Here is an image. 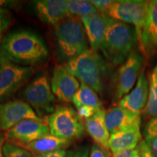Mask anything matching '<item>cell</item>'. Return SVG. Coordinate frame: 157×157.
<instances>
[{
  "label": "cell",
  "mask_w": 157,
  "mask_h": 157,
  "mask_svg": "<svg viewBox=\"0 0 157 157\" xmlns=\"http://www.w3.org/2000/svg\"><path fill=\"white\" fill-rule=\"evenodd\" d=\"M0 44V52L21 66H34L44 61L49 56L44 41L29 31L10 33L3 37Z\"/></svg>",
  "instance_id": "cell-1"
},
{
  "label": "cell",
  "mask_w": 157,
  "mask_h": 157,
  "mask_svg": "<svg viewBox=\"0 0 157 157\" xmlns=\"http://www.w3.org/2000/svg\"><path fill=\"white\" fill-rule=\"evenodd\" d=\"M137 42V33L133 25L117 21L107 15L106 31L101 51L110 65L121 66Z\"/></svg>",
  "instance_id": "cell-2"
},
{
  "label": "cell",
  "mask_w": 157,
  "mask_h": 157,
  "mask_svg": "<svg viewBox=\"0 0 157 157\" xmlns=\"http://www.w3.org/2000/svg\"><path fill=\"white\" fill-rule=\"evenodd\" d=\"M109 64L98 52L89 49L64 65L80 82L102 95L108 81Z\"/></svg>",
  "instance_id": "cell-3"
},
{
  "label": "cell",
  "mask_w": 157,
  "mask_h": 157,
  "mask_svg": "<svg viewBox=\"0 0 157 157\" xmlns=\"http://www.w3.org/2000/svg\"><path fill=\"white\" fill-rule=\"evenodd\" d=\"M55 37L59 56L66 62L90 49L85 29L78 17L68 15L55 25Z\"/></svg>",
  "instance_id": "cell-4"
},
{
  "label": "cell",
  "mask_w": 157,
  "mask_h": 157,
  "mask_svg": "<svg viewBox=\"0 0 157 157\" xmlns=\"http://www.w3.org/2000/svg\"><path fill=\"white\" fill-rule=\"evenodd\" d=\"M50 134L72 141L85 134V126L76 110L69 105H60L48 118Z\"/></svg>",
  "instance_id": "cell-5"
},
{
  "label": "cell",
  "mask_w": 157,
  "mask_h": 157,
  "mask_svg": "<svg viewBox=\"0 0 157 157\" xmlns=\"http://www.w3.org/2000/svg\"><path fill=\"white\" fill-rule=\"evenodd\" d=\"M34 71L31 66L17 65L0 52V103L9 101Z\"/></svg>",
  "instance_id": "cell-6"
},
{
  "label": "cell",
  "mask_w": 157,
  "mask_h": 157,
  "mask_svg": "<svg viewBox=\"0 0 157 157\" xmlns=\"http://www.w3.org/2000/svg\"><path fill=\"white\" fill-rule=\"evenodd\" d=\"M25 101L42 119L54 112L56 101L48 76L41 74L30 82L23 91Z\"/></svg>",
  "instance_id": "cell-7"
},
{
  "label": "cell",
  "mask_w": 157,
  "mask_h": 157,
  "mask_svg": "<svg viewBox=\"0 0 157 157\" xmlns=\"http://www.w3.org/2000/svg\"><path fill=\"white\" fill-rule=\"evenodd\" d=\"M147 1L120 0L114 1L107 15L111 18L132 25L137 33V44L140 47L146 16Z\"/></svg>",
  "instance_id": "cell-8"
},
{
  "label": "cell",
  "mask_w": 157,
  "mask_h": 157,
  "mask_svg": "<svg viewBox=\"0 0 157 157\" xmlns=\"http://www.w3.org/2000/svg\"><path fill=\"white\" fill-rule=\"evenodd\" d=\"M144 63V56L140 51L133 50L127 60L119 66L115 76L113 101L119 102L134 87Z\"/></svg>",
  "instance_id": "cell-9"
},
{
  "label": "cell",
  "mask_w": 157,
  "mask_h": 157,
  "mask_svg": "<svg viewBox=\"0 0 157 157\" xmlns=\"http://www.w3.org/2000/svg\"><path fill=\"white\" fill-rule=\"evenodd\" d=\"M50 133L48 119L42 121L24 119L7 130L5 136L8 142L21 147Z\"/></svg>",
  "instance_id": "cell-10"
},
{
  "label": "cell",
  "mask_w": 157,
  "mask_h": 157,
  "mask_svg": "<svg viewBox=\"0 0 157 157\" xmlns=\"http://www.w3.org/2000/svg\"><path fill=\"white\" fill-rule=\"evenodd\" d=\"M30 105L21 100H12L0 103V131L9 130L24 119L42 121Z\"/></svg>",
  "instance_id": "cell-11"
},
{
  "label": "cell",
  "mask_w": 157,
  "mask_h": 157,
  "mask_svg": "<svg viewBox=\"0 0 157 157\" xmlns=\"http://www.w3.org/2000/svg\"><path fill=\"white\" fill-rule=\"evenodd\" d=\"M80 85L81 82L65 65H58L55 67L51 80V88L59 101L66 103H72Z\"/></svg>",
  "instance_id": "cell-12"
},
{
  "label": "cell",
  "mask_w": 157,
  "mask_h": 157,
  "mask_svg": "<svg viewBox=\"0 0 157 157\" xmlns=\"http://www.w3.org/2000/svg\"><path fill=\"white\" fill-rule=\"evenodd\" d=\"M157 49V0L147 1L146 16L139 51L150 58Z\"/></svg>",
  "instance_id": "cell-13"
},
{
  "label": "cell",
  "mask_w": 157,
  "mask_h": 157,
  "mask_svg": "<svg viewBox=\"0 0 157 157\" xmlns=\"http://www.w3.org/2000/svg\"><path fill=\"white\" fill-rule=\"evenodd\" d=\"M140 113L132 112L119 105L105 112V124L111 135L140 127Z\"/></svg>",
  "instance_id": "cell-14"
},
{
  "label": "cell",
  "mask_w": 157,
  "mask_h": 157,
  "mask_svg": "<svg viewBox=\"0 0 157 157\" xmlns=\"http://www.w3.org/2000/svg\"><path fill=\"white\" fill-rule=\"evenodd\" d=\"M33 3L36 16L49 25L55 26L70 15L66 0H39Z\"/></svg>",
  "instance_id": "cell-15"
},
{
  "label": "cell",
  "mask_w": 157,
  "mask_h": 157,
  "mask_svg": "<svg viewBox=\"0 0 157 157\" xmlns=\"http://www.w3.org/2000/svg\"><path fill=\"white\" fill-rule=\"evenodd\" d=\"M90 49L98 52L101 50L105 39L107 27V14L98 13L82 17Z\"/></svg>",
  "instance_id": "cell-16"
},
{
  "label": "cell",
  "mask_w": 157,
  "mask_h": 157,
  "mask_svg": "<svg viewBox=\"0 0 157 157\" xmlns=\"http://www.w3.org/2000/svg\"><path fill=\"white\" fill-rule=\"evenodd\" d=\"M148 80L143 71L137 78L135 87L132 91L121 98L117 103V105L132 112L140 113L148 102Z\"/></svg>",
  "instance_id": "cell-17"
},
{
  "label": "cell",
  "mask_w": 157,
  "mask_h": 157,
  "mask_svg": "<svg viewBox=\"0 0 157 157\" xmlns=\"http://www.w3.org/2000/svg\"><path fill=\"white\" fill-rule=\"evenodd\" d=\"M105 112L103 109L84 121L85 129L98 146L109 150L110 132L105 124Z\"/></svg>",
  "instance_id": "cell-18"
},
{
  "label": "cell",
  "mask_w": 157,
  "mask_h": 157,
  "mask_svg": "<svg viewBox=\"0 0 157 157\" xmlns=\"http://www.w3.org/2000/svg\"><path fill=\"white\" fill-rule=\"evenodd\" d=\"M140 127L121 131L111 134L109 142V148L112 153L127 149H135L141 141Z\"/></svg>",
  "instance_id": "cell-19"
},
{
  "label": "cell",
  "mask_w": 157,
  "mask_h": 157,
  "mask_svg": "<svg viewBox=\"0 0 157 157\" xmlns=\"http://www.w3.org/2000/svg\"><path fill=\"white\" fill-rule=\"evenodd\" d=\"M71 142L72 141L71 140L54 136L50 133L34 142L21 147L28 150L31 154H34V156H38L48 154L58 149H64V148L69 146Z\"/></svg>",
  "instance_id": "cell-20"
},
{
  "label": "cell",
  "mask_w": 157,
  "mask_h": 157,
  "mask_svg": "<svg viewBox=\"0 0 157 157\" xmlns=\"http://www.w3.org/2000/svg\"><path fill=\"white\" fill-rule=\"evenodd\" d=\"M76 109L80 107H89L99 111L103 109L98 93L87 84L82 83L77 93L74 95L73 102Z\"/></svg>",
  "instance_id": "cell-21"
},
{
  "label": "cell",
  "mask_w": 157,
  "mask_h": 157,
  "mask_svg": "<svg viewBox=\"0 0 157 157\" xmlns=\"http://www.w3.org/2000/svg\"><path fill=\"white\" fill-rule=\"evenodd\" d=\"M148 98L143 113L148 118L157 117V68L156 66L148 75Z\"/></svg>",
  "instance_id": "cell-22"
},
{
  "label": "cell",
  "mask_w": 157,
  "mask_h": 157,
  "mask_svg": "<svg viewBox=\"0 0 157 157\" xmlns=\"http://www.w3.org/2000/svg\"><path fill=\"white\" fill-rule=\"evenodd\" d=\"M68 10L70 15L78 17L79 18L86 15L98 13L97 9L90 1L84 0H68Z\"/></svg>",
  "instance_id": "cell-23"
},
{
  "label": "cell",
  "mask_w": 157,
  "mask_h": 157,
  "mask_svg": "<svg viewBox=\"0 0 157 157\" xmlns=\"http://www.w3.org/2000/svg\"><path fill=\"white\" fill-rule=\"evenodd\" d=\"M3 154L4 157H33L28 150L8 141L3 146Z\"/></svg>",
  "instance_id": "cell-24"
},
{
  "label": "cell",
  "mask_w": 157,
  "mask_h": 157,
  "mask_svg": "<svg viewBox=\"0 0 157 157\" xmlns=\"http://www.w3.org/2000/svg\"><path fill=\"white\" fill-rule=\"evenodd\" d=\"M13 21V17L8 10L0 7V42L3 38L4 32L8 29Z\"/></svg>",
  "instance_id": "cell-25"
},
{
  "label": "cell",
  "mask_w": 157,
  "mask_h": 157,
  "mask_svg": "<svg viewBox=\"0 0 157 157\" xmlns=\"http://www.w3.org/2000/svg\"><path fill=\"white\" fill-rule=\"evenodd\" d=\"M99 13L107 14L108 11L114 1L111 0H92L90 1Z\"/></svg>",
  "instance_id": "cell-26"
},
{
  "label": "cell",
  "mask_w": 157,
  "mask_h": 157,
  "mask_svg": "<svg viewBox=\"0 0 157 157\" xmlns=\"http://www.w3.org/2000/svg\"><path fill=\"white\" fill-rule=\"evenodd\" d=\"M88 156H89V149L87 146L70 149L66 154V157H88Z\"/></svg>",
  "instance_id": "cell-27"
},
{
  "label": "cell",
  "mask_w": 157,
  "mask_h": 157,
  "mask_svg": "<svg viewBox=\"0 0 157 157\" xmlns=\"http://www.w3.org/2000/svg\"><path fill=\"white\" fill-rule=\"evenodd\" d=\"M90 157H110V153L109 150H106L96 144L92 146Z\"/></svg>",
  "instance_id": "cell-28"
},
{
  "label": "cell",
  "mask_w": 157,
  "mask_h": 157,
  "mask_svg": "<svg viewBox=\"0 0 157 157\" xmlns=\"http://www.w3.org/2000/svg\"><path fill=\"white\" fill-rule=\"evenodd\" d=\"M76 110V112H77L78 117H80L81 119H84V121L86 119H89L91 117L95 114V113L98 111L92 109V108L89 107H80Z\"/></svg>",
  "instance_id": "cell-29"
},
{
  "label": "cell",
  "mask_w": 157,
  "mask_h": 157,
  "mask_svg": "<svg viewBox=\"0 0 157 157\" xmlns=\"http://www.w3.org/2000/svg\"><path fill=\"white\" fill-rule=\"evenodd\" d=\"M137 149L140 157H154L150 148H148L146 140H141L138 146H137Z\"/></svg>",
  "instance_id": "cell-30"
},
{
  "label": "cell",
  "mask_w": 157,
  "mask_h": 157,
  "mask_svg": "<svg viewBox=\"0 0 157 157\" xmlns=\"http://www.w3.org/2000/svg\"><path fill=\"white\" fill-rule=\"evenodd\" d=\"M139 154L137 148L135 149H127L121 151L113 153L112 157H136Z\"/></svg>",
  "instance_id": "cell-31"
},
{
  "label": "cell",
  "mask_w": 157,
  "mask_h": 157,
  "mask_svg": "<svg viewBox=\"0 0 157 157\" xmlns=\"http://www.w3.org/2000/svg\"><path fill=\"white\" fill-rule=\"evenodd\" d=\"M146 142L154 157H157V137H146Z\"/></svg>",
  "instance_id": "cell-32"
},
{
  "label": "cell",
  "mask_w": 157,
  "mask_h": 157,
  "mask_svg": "<svg viewBox=\"0 0 157 157\" xmlns=\"http://www.w3.org/2000/svg\"><path fill=\"white\" fill-rule=\"evenodd\" d=\"M66 154L67 151L65 149H58L48 154L35 156V157H66Z\"/></svg>",
  "instance_id": "cell-33"
},
{
  "label": "cell",
  "mask_w": 157,
  "mask_h": 157,
  "mask_svg": "<svg viewBox=\"0 0 157 157\" xmlns=\"http://www.w3.org/2000/svg\"><path fill=\"white\" fill-rule=\"evenodd\" d=\"M5 136L2 132L0 131V157H4L3 154V146L5 144Z\"/></svg>",
  "instance_id": "cell-34"
},
{
  "label": "cell",
  "mask_w": 157,
  "mask_h": 157,
  "mask_svg": "<svg viewBox=\"0 0 157 157\" xmlns=\"http://www.w3.org/2000/svg\"><path fill=\"white\" fill-rule=\"evenodd\" d=\"M136 157H140V154H138V155H137V156Z\"/></svg>",
  "instance_id": "cell-35"
},
{
  "label": "cell",
  "mask_w": 157,
  "mask_h": 157,
  "mask_svg": "<svg viewBox=\"0 0 157 157\" xmlns=\"http://www.w3.org/2000/svg\"><path fill=\"white\" fill-rule=\"evenodd\" d=\"M156 68H157V66H156Z\"/></svg>",
  "instance_id": "cell-36"
}]
</instances>
